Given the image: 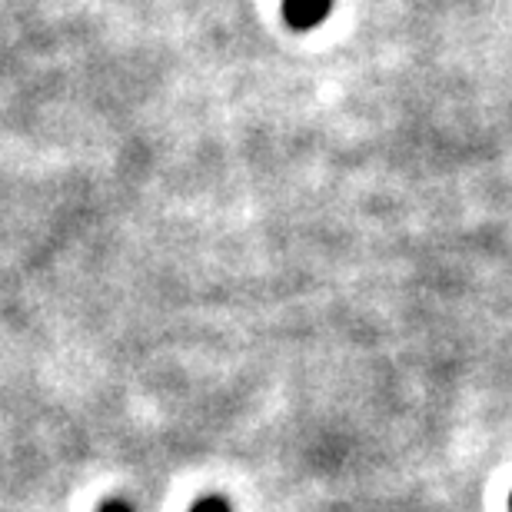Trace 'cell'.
I'll return each mask as SVG.
<instances>
[{
    "label": "cell",
    "instance_id": "6da1fadb",
    "mask_svg": "<svg viewBox=\"0 0 512 512\" xmlns=\"http://www.w3.org/2000/svg\"><path fill=\"white\" fill-rule=\"evenodd\" d=\"M333 10V0H283V17L293 30L320 27Z\"/></svg>",
    "mask_w": 512,
    "mask_h": 512
},
{
    "label": "cell",
    "instance_id": "277c9868",
    "mask_svg": "<svg viewBox=\"0 0 512 512\" xmlns=\"http://www.w3.org/2000/svg\"><path fill=\"white\" fill-rule=\"evenodd\" d=\"M509 509H512V496H509Z\"/></svg>",
    "mask_w": 512,
    "mask_h": 512
},
{
    "label": "cell",
    "instance_id": "7a4b0ae2",
    "mask_svg": "<svg viewBox=\"0 0 512 512\" xmlns=\"http://www.w3.org/2000/svg\"><path fill=\"white\" fill-rule=\"evenodd\" d=\"M190 512H233L227 499H220V496H207V499H200L197 506H193Z\"/></svg>",
    "mask_w": 512,
    "mask_h": 512
},
{
    "label": "cell",
    "instance_id": "3957f363",
    "mask_svg": "<svg viewBox=\"0 0 512 512\" xmlns=\"http://www.w3.org/2000/svg\"><path fill=\"white\" fill-rule=\"evenodd\" d=\"M100 512H133V506L124 503V499H110V503L100 506Z\"/></svg>",
    "mask_w": 512,
    "mask_h": 512
}]
</instances>
